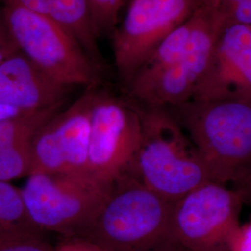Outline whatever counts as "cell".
<instances>
[{
  "instance_id": "cell-1",
  "label": "cell",
  "mask_w": 251,
  "mask_h": 251,
  "mask_svg": "<svg viewBox=\"0 0 251 251\" xmlns=\"http://www.w3.org/2000/svg\"><path fill=\"white\" fill-rule=\"evenodd\" d=\"M174 202L126 172L114 181L98 213L74 237L104 251H155L170 240Z\"/></svg>"
},
{
  "instance_id": "cell-2",
  "label": "cell",
  "mask_w": 251,
  "mask_h": 251,
  "mask_svg": "<svg viewBox=\"0 0 251 251\" xmlns=\"http://www.w3.org/2000/svg\"><path fill=\"white\" fill-rule=\"evenodd\" d=\"M206 163L212 179L236 181L251 165V100H190L166 108Z\"/></svg>"
},
{
  "instance_id": "cell-3",
  "label": "cell",
  "mask_w": 251,
  "mask_h": 251,
  "mask_svg": "<svg viewBox=\"0 0 251 251\" xmlns=\"http://www.w3.org/2000/svg\"><path fill=\"white\" fill-rule=\"evenodd\" d=\"M137 106L142 140L128 173L171 201L213 180L188 135L166 108Z\"/></svg>"
},
{
  "instance_id": "cell-4",
  "label": "cell",
  "mask_w": 251,
  "mask_h": 251,
  "mask_svg": "<svg viewBox=\"0 0 251 251\" xmlns=\"http://www.w3.org/2000/svg\"><path fill=\"white\" fill-rule=\"evenodd\" d=\"M1 13L19 51L54 80L70 88L97 86L99 68L61 25L17 0H6Z\"/></svg>"
},
{
  "instance_id": "cell-5",
  "label": "cell",
  "mask_w": 251,
  "mask_h": 251,
  "mask_svg": "<svg viewBox=\"0 0 251 251\" xmlns=\"http://www.w3.org/2000/svg\"><path fill=\"white\" fill-rule=\"evenodd\" d=\"M112 185L90 173H34L20 191L28 215L42 233L74 237L98 213Z\"/></svg>"
},
{
  "instance_id": "cell-6",
  "label": "cell",
  "mask_w": 251,
  "mask_h": 251,
  "mask_svg": "<svg viewBox=\"0 0 251 251\" xmlns=\"http://www.w3.org/2000/svg\"><path fill=\"white\" fill-rule=\"evenodd\" d=\"M187 50L178 63L154 70H139L126 89L135 103L170 108L193 99L206 74L221 22L206 0L194 13Z\"/></svg>"
},
{
  "instance_id": "cell-7",
  "label": "cell",
  "mask_w": 251,
  "mask_h": 251,
  "mask_svg": "<svg viewBox=\"0 0 251 251\" xmlns=\"http://www.w3.org/2000/svg\"><path fill=\"white\" fill-rule=\"evenodd\" d=\"M243 203L236 189L207 181L174 202L170 240L191 251H229Z\"/></svg>"
},
{
  "instance_id": "cell-8",
  "label": "cell",
  "mask_w": 251,
  "mask_h": 251,
  "mask_svg": "<svg viewBox=\"0 0 251 251\" xmlns=\"http://www.w3.org/2000/svg\"><path fill=\"white\" fill-rule=\"evenodd\" d=\"M141 140L142 118L137 104L96 87L90 106V174L113 184L129 171Z\"/></svg>"
},
{
  "instance_id": "cell-9",
  "label": "cell",
  "mask_w": 251,
  "mask_h": 251,
  "mask_svg": "<svg viewBox=\"0 0 251 251\" xmlns=\"http://www.w3.org/2000/svg\"><path fill=\"white\" fill-rule=\"evenodd\" d=\"M204 0H129L112 35L114 61L126 87L162 41L187 21Z\"/></svg>"
},
{
  "instance_id": "cell-10",
  "label": "cell",
  "mask_w": 251,
  "mask_h": 251,
  "mask_svg": "<svg viewBox=\"0 0 251 251\" xmlns=\"http://www.w3.org/2000/svg\"><path fill=\"white\" fill-rule=\"evenodd\" d=\"M96 87L86 89L69 107L57 113L36 132L30 144V174L90 173V106Z\"/></svg>"
},
{
  "instance_id": "cell-11",
  "label": "cell",
  "mask_w": 251,
  "mask_h": 251,
  "mask_svg": "<svg viewBox=\"0 0 251 251\" xmlns=\"http://www.w3.org/2000/svg\"><path fill=\"white\" fill-rule=\"evenodd\" d=\"M192 100H251V25L225 24Z\"/></svg>"
},
{
  "instance_id": "cell-12",
  "label": "cell",
  "mask_w": 251,
  "mask_h": 251,
  "mask_svg": "<svg viewBox=\"0 0 251 251\" xmlns=\"http://www.w3.org/2000/svg\"><path fill=\"white\" fill-rule=\"evenodd\" d=\"M73 88L54 80L22 52L0 63V104L21 112L63 106Z\"/></svg>"
},
{
  "instance_id": "cell-13",
  "label": "cell",
  "mask_w": 251,
  "mask_h": 251,
  "mask_svg": "<svg viewBox=\"0 0 251 251\" xmlns=\"http://www.w3.org/2000/svg\"><path fill=\"white\" fill-rule=\"evenodd\" d=\"M30 10L46 15L66 29L100 68L102 57L98 46L88 0H17Z\"/></svg>"
},
{
  "instance_id": "cell-14",
  "label": "cell",
  "mask_w": 251,
  "mask_h": 251,
  "mask_svg": "<svg viewBox=\"0 0 251 251\" xmlns=\"http://www.w3.org/2000/svg\"><path fill=\"white\" fill-rule=\"evenodd\" d=\"M42 233L28 215L21 191L0 181V243Z\"/></svg>"
},
{
  "instance_id": "cell-15",
  "label": "cell",
  "mask_w": 251,
  "mask_h": 251,
  "mask_svg": "<svg viewBox=\"0 0 251 251\" xmlns=\"http://www.w3.org/2000/svg\"><path fill=\"white\" fill-rule=\"evenodd\" d=\"M62 106L24 113L0 120V147L30 145L36 132L60 112Z\"/></svg>"
},
{
  "instance_id": "cell-16",
  "label": "cell",
  "mask_w": 251,
  "mask_h": 251,
  "mask_svg": "<svg viewBox=\"0 0 251 251\" xmlns=\"http://www.w3.org/2000/svg\"><path fill=\"white\" fill-rule=\"evenodd\" d=\"M31 172L30 145L0 147V181L29 176Z\"/></svg>"
},
{
  "instance_id": "cell-17",
  "label": "cell",
  "mask_w": 251,
  "mask_h": 251,
  "mask_svg": "<svg viewBox=\"0 0 251 251\" xmlns=\"http://www.w3.org/2000/svg\"><path fill=\"white\" fill-rule=\"evenodd\" d=\"M94 32L98 38L112 36L119 12L126 0H88Z\"/></svg>"
},
{
  "instance_id": "cell-18",
  "label": "cell",
  "mask_w": 251,
  "mask_h": 251,
  "mask_svg": "<svg viewBox=\"0 0 251 251\" xmlns=\"http://www.w3.org/2000/svg\"><path fill=\"white\" fill-rule=\"evenodd\" d=\"M215 8L222 25H251V0H207Z\"/></svg>"
},
{
  "instance_id": "cell-19",
  "label": "cell",
  "mask_w": 251,
  "mask_h": 251,
  "mask_svg": "<svg viewBox=\"0 0 251 251\" xmlns=\"http://www.w3.org/2000/svg\"><path fill=\"white\" fill-rule=\"evenodd\" d=\"M0 251H56L42 236H29L0 243Z\"/></svg>"
},
{
  "instance_id": "cell-20",
  "label": "cell",
  "mask_w": 251,
  "mask_h": 251,
  "mask_svg": "<svg viewBox=\"0 0 251 251\" xmlns=\"http://www.w3.org/2000/svg\"><path fill=\"white\" fill-rule=\"evenodd\" d=\"M229 251H251V221L239 225L231 239Z\"/></svg>"
},
{
  "instance_id": "cell-21",
  "label": "cell",
  "mask_w": 251,
  "mask_h": 251,
  "mask_svg": "<svg viewBox=\"0 0 251 251\" xmlns=\"http://www.w3.org/2000/svg\"><path fill=\"white\" fill-rule=\"evenodd\" d=\"M18 51V48L9 34L0 10V63Z\"/></svg>"
},
{
  "instance_id": "cell-22",
  "label": "cell",
  "mask_w": 251,
  "mask_h": 251,
  "mask_svg": "<svg viewBox=\"0 0 251 251\" xmlns=\"http://www.w3.org/2000/svg\"><path fill=\"white\" fill-rule=\"evenodd\" d=\"M56 251H104L96 245L80 238L65 237L56 248Z\"/></svg>"
},
{
  "instance_id": "cell-23",
  "label": "cell",
  "mask_w": 251,
  "mask_h": 251,
  "mask_svg": "<svg viewBox=\"0 0 251 251\" xmlns=\"http://www.w3.org/2000/svg\"><path fill=\"white\" fill-rule=\"evenodd\" d=\"M236 190L240 193L244 203L251 205V165L235 181Z\"/></svg>"
},
{
  "instance_id": "cell-24",
  "label": "cell",
  "mask_w": 251,
  "mask_h": 251,
  "mask_svg": "<svg viewBox=\"0 0 251 251\" xmlns=\"http://www.w3.org/2000/svg\"><path fill=\"white\" fill-rule=\"evenodd\" d=\"M24 113L25 112H21L17 109L8 107V106L0 104V120L1 119H6V118H9V117H16V116H19V115L24 114Z\"/></svg>"
},
{
  "instance_id": "cell-25",
  "label": "cell",
  "mask_w": 251,
  "mask_h": 251,
  "mask_svg": "<svg viewBox=\"0 0 251 251\" xmlns=\"http://www.w3.org/2000/svg\"><path fill=\"white\" fill-rule=\"evenodd\" d=\"M155 251H191L179 246V244L173 242L171 240H168L167 242L164 243L160 248H158Z\"/></svg>"
},
{
  "instance_id": "cell-26",
  "label": "cell",
  "mask_w": 251,
  "mask_h": 251,
  "mask_svg": "<svg viewBox=\"0 0 251 251\" xmlns=\"http://www.w3.org/2000/svg\"><path fill=\"white\" fill-rule=\"evenodd\" d=\"M5 1H6V0H0V4H3Z\"/></svg>"
}]
</instances>
